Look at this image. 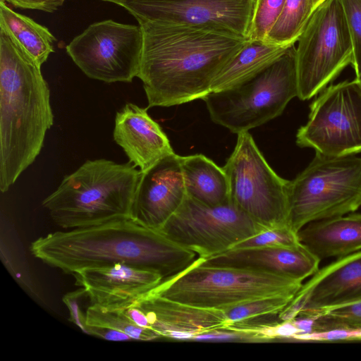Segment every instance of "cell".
Instances as JSON below:
<instances>
[{
  "label": "cell",
  "instance_id": "4",
  "mask_svg": "<svg viewBox=\"0 0 361 361\" xmlns=\"http://www.w3.org/2000/svg\"><path fill=\"white\" fill-rule=\"evenodd\" d=\"M142 172L130 162L87 160L64 177L43 201L52 221L63 230L86 228L132 218Z\"/></svg>",
  "mask_w": 361,
  "mask_h": 361
},
{
  "label": "cell",
  "instance_id": "1",
  "mask_svg": "<svg viewBox=\"0 0 361 361\" xmlns=\"http://www.w3.org/2000/svg\"><path fill=\"white\" fill-rule=\"evenodd\" d=\"M139 25L143 49L137 78L142 82L147 108L202 99L249 40L186 25L141 21Z\"/></svg>",
  "mask_w": 361,
  "mask_h": 361
},
{
  "label": "cell",
  "instance_id": "11",
  "mask_svg": "<svg viewBox=\"0 0 361 361\" xmlns=\"http://www.w3.org/2000/svg\"><path fill=\"white\" fill-rule=\"evenodd\" d=\"M296 143L328 156L361 152V84L356 78L321 92L297 132Z\"/></svg>",
  "mask_w": 361,
  "mask_h": 361
},
{
  "label": "cell",
  "instance_id": "33",
  "mask_svg": "<svg viewBox=\"0 0 361 361\" xmlns=\"http://www.w3.org/2000/svg\"><path fill=\"white\" fill-rule=\"evenodd\" d=\"M84 331L98 338L109 341H123L133 340L125 333L106 327L85 326Z\"/></svg>",
  "mask_w": 361,
  "mask_h": 361
},
{
  "label": "cell",
  "instance_id": "20",
  "mask_svg": "<svg viewBox=\"0 0 361 361\" xmlns=\"http://www.w3.org/2000/svg\"><path fill=\"white\" fill-rule=\"evenodd\" d=\"M300 242L320 260L361 250V214L312 221L298 232Z\"/></svg>",
  "mask_w": 361,
  "mask_h": 361
},
{
  "label": "cell",
  "instance_id": "15",
  "mask_svg": "<svg viewBox=\"0 0 361 361\" xmlns=\"http://www.w3.org/2000/svg\"><path fill=\"white\" fill-rule=\"evenodd\" d=\"M138 326L154 331L159 338L191 341L195 336L224 328L223 310L192 306L170 300L152 290L123 309Z\"/></svg>",
  "mask_w": 361,
  "mask_h": 361
},
{
  "label": "cell",
  "instance_id": "21",
  "mask_svg": "<svg viewBox=\"0 0 361 361\" xmlns=\"http://www.w3.org/2000/svg\"><path fill=\"white\" fill-rule=\"evenodd\" d=\"M180 161L188 197L211 207L231 202L228 178L223 167L202 154L180 156Z\"/></svg>",
  "mask_w": 361,
  "mask_h": 361
},
{
  "label": "cell",
  "instance_id": "29",
  "mask_svg": "<svg viewBox=\"0 0 361 361\" xmlns=\"http://www.w3.org/2000/svg\"><path fill=\"white\" fill-rule=\"evenodd\" d=\"M301 243L298 233L289 227L265 229L233 246L232 248L261 246H298Z\"/></svg>",
  "mask_w": 361,
  "mask_h": 361
},
{
  "label": "cell",
  "instance_id": "18",
  "mask_svg": "<svg viewBox=\"0 0 361 361\" xmlns=\"http://www.w3.org/2000/svg\"><path fill=\"white\" fill-rule=\"evenodd\" d=\"M320 259L302 243L298 246L231 248L203 260L207 264L254 269L302 282L319 269Z\"/></svg>",
  "mask_w": 361,
  "mask_h": 361
},
{
  "label": "cell",
  "instance_id": "3",
  "mask_svg": "<svg viewBox=\"0 0 361 361\" xmlns=\"http://www.w3.org/2000/svg\"><path fill=\"white\" fill-rule=\"evenodd\" d=\"M54 123L50 91L38 65L0 29V190L39 154Z\"/></svg>",
  "mask_w": 361,
  "mask_h": 361
},
{
  "label": "cell",
  "instance_id": "8",
  "mask_svg": "<svg viewBox=\"0 0 361 361\" xmlns=\"http://www.w3.org/2000/svg\"><path fill=\"white\" fill-rule=\"evenodd\" d=\"M295 46L298 97L324 90L353 62V44L339 0H326L311 15Z\"/></svg>",
  "mask_w": 361,
  "mask_h": 361
},
{
  "label": "cell",
  "instance_id": "5",
  "mask_svg": "<svg viewBox=\"0 0 361 361\" xmlns=\"http://www.w3.org/2000/svg\"><path fill=\"white\" fill-rule=\"evenodd\" d=\"M199 257L191 266L163 281L152 291L160 296L198 307L225 311L255 300L295 296L302 283L254 269L215 266Z\"/></svg>",
  "mask_w": 361,
  "mask_h": 361
},
{
  "label": "cell",
  "instance_id": "25",
  "mask_svg": "<svg viewBox=\"0 0 361 361\" xmlns=\"http://www.w3.org/2000/svg\"><path fill=\"white\" fill-rule=\"evenodd\" d=\"M85 326L110 328L128 335L133 340L152 341L159 336L152 330L138 326L122 309L90 305L85 314ZM84 331V330H83Z\"/></svg>",
  "mask_w": 361,
  "mask_h": 361
},
{
  "label": "cell",
  "instance_id": "23",
  "mask_svg": "<svg viewBox=\"0 0 361 361\" xmlns=\"http://www.w3.org/2000/svg\"><path fill=\"white\" fill-rule=\"evenodd\" d=\"M0 29L5 31L40 66L54 51L55 37L47 27L0 2Z\"/></svg>",
  "mask_w": 361,
  "mask_h": 361
},
{
  "label": "cell",
  "instance_id": "14",
  "mask_svg": "<svg viewBox=\"0 0 361 361\" xmlns=\"http://www.w3.org/2000/svg\"><path fill=\"white\" fill-rule=\"evenodd\" d=\"M360 300L361 250L319 269L278 317L281 322L298 317H311Z\"/></svg>",
  "mask_w": 361,
  "mask_h": 361
},
{
  "label": "cell",
  "instance_id": "17",
  "mask_svg": "<svg viewBox=\"0 0 361 361\" xmlns=\"http://www.w3.org/2000/svg\"><path fill=\"white\" fill-rule=\"evenodd\" d=\"M92 304L123 309L163 281L159 273L121 263L87 268L73 274Z\"/></svg>",
  "mask_w": 361,
  "mask_h": 361
},
{
  "label": "cell",
  "instance_id": "24",
  "mask_svg": "<svg viewBox=\"0 0 361 361\" xmlns=\"http://www.w3.org/2000/svg\"><path fill=\"white\" fill-rule=\"evenodd\" d=\"M314 11L312 0H286L266 39L280 44H295Z\"/></svg>",
  "mask_w": 361,
  "mask_h": 361
},
{
  "label": "cell",
  "instance_id": "12",
  "mask_svg": "<svg viewBox=\"0 0 361 361\" xmlns=\"http://www.w3.org/2000/svg\"><path fill=\"white\" fill-rule=\"evenodd\" d=\"M143 49L140 25L112 20L89 25L66 46L74 63L89 78L130 82L139 73Z\"/></svg>",
  "mask_w": 361,
  "mask_h": 361
},
{
  "label": "cell",
  "instance_id": "26",
  "mask_svg": "<svg viewBox=\"0 0 361 361\" xmlns=\"http://www.w3.org/2000/svg\"><path fill=\"white\" fill-rule=\"evenodd\" d=\"M309 318L312 319L311 331L361 330V300L324 311Z\"/></svg>",
  "mask_w": 361,
  "mask_h": 361
},
{
  "label": "cell",
  "instance_id": "7",
  "mask_svg": "<svg viewBox=\"0 0 361 361\" xmlns=\"http://www.w3.org/2000/svg\"><path fill=\"white\" fill-rule=\"evenodd\" d=\"M288 221L298 233L306 224L348 214L361 207V157L316 152L288 186Z\"/></svg>",
  "mask_w": 361,
  "mask_h": 361
},
{
  "label": "cell",
  "instance_id": "32",
  "mask_svg": "<svg viewBox=\"0 0 361 361\" xmlns=\"http://www.w3.org/2000/svg\"><path fill=\"white\" fill-rule=\"evenodd\" d=\"M21 8L36 9L54 12L63 5L66 0H1Z\"/></svg>",
  "mask_w": 361,
  "mask_h": 361
},
{
  "label": "cell",
  "instance_id": "13",
  "mask_svg": "<svg viewBox=\"0 0 361 361\" xmlns=\"http://www.w3.org/2000/svg\"><path fill=\"white\" fill-rule=\"evenodd\" d=\"M256 0H129L121 6L137 22L215 30L249 39Z\"/></svg>",
  "mask_w": 361,
  "mask_h": 361
},
{
  "label": "cell",
  "instance_id": "34",
  "mask_svg": "<svg viewBox=\"0 0 361 361\" xmlns=\"http://www.w3.org/2000/svg\"><path fill=\"white\" fill-rule=\"evenodd\" d=\"M80 290L72 293H68L63 298V300L70 310L73 322L84 330L85 315H82L78 307V304L76 302Z\"/></svg>",
  "mask_w": 361,
  "mask_h": 361
},
{
  "label": "cell",
  "instance_id": "35",
  "mask_svg": "<svg viewBox=\"0 0 361 361\" xmlns=\"http://www.w3.org/2000/svg\"><path fill=\"white\" fill-rule=\"evenodd\" d=\"M102 1H109V2H111V3H114L116 4H118L119 6H121V5L127 1H129V0H102Z\"/></svg>",
  "mask_w": 361,
  "mask_h": 361
},
{
  "label": "cell",
  "instance_id": "28",
  "mask_svg": "<svg viewBox=\"0 0 361 361\" xmlns=\"http://www.w3.org/2000/svg\"><path fill=\"white\" fill-rule=\"evenodd\" d=\"M286 0H256L249 39H266L279 16Z\"/></svg>",
  "mask_w": 361,
  "mask_h": 361
},
{
  "label": "cell",
  "instance_id": "30",
  "mask_svg": "<svg viewBox=\"0 0 361 361\" xmlns=\"http://www.w3.org/2000/svg\"><path fill=\"white\" fill-rule=\"evenodd\" d=\"M343 9L353 44L355 75L361 74V0H339Z\"/></svg>",
  "mask_w": 361,
  "mask_h": 361
},
{
  "label": "cell",
  "instance_id": "19",
  "mask_svg": "<svg viewBox=\"0 0 361 361\" xmlns=\"http://www.w3.org/2000/svg\"><path fill=\"white\" fill-rule=\"evenodd\" d=\"M113 136L129 162L141 172L174 153L167 135L148 114L147 108L133 103L117 111Z\"/></svg>",
  "mask_w": 361,
  "mask_h": 361
},
{
  "label": "cell",
  "instance_id": "9",
  "mask_svg": "<svg viewBox=\"0 0 361 361\" xmlns=\"http://www.w3.org/2000/svg\"><path fill=\"white\" fill-rule=\"evenodd\" d=\"M223 168L233 204L267 229L290 228L289 180L271 168L249 131L238 134L235 147Z\"/></svg>",
  "mask_w": 361,
  "mask_h": 361
},
{
  "label": "cell",
  "instance_id": "27",
  "mask_svg": "<svg viewBox=\"0 0 361 361\" xmlns=\"http://www.w3.org/2000/svg\"><path fill=\"white\" fill-rule=\"evenodd\" d=\"M295 296L278 295L255 300L231 307L224 311L227 326L250 318L279 314Z\"/></svg>",
  "mask_w": 361,
  "mask_h": 361
},
{
  "label": "cell",
  "instance_id": "37",
  "mask_svg": "<svg viewBox=\"0 0 361 361\" xmlns=\"http://www.w3.org/2000/svg\"><path fill=\"white\" fill-rule=\"evenodd\" d=\"M355 78L359 80V82L361 84V74H360L359 75L356 76Z\"/></svg>",
  "mask_w": 361,
  "mask_h": 361
},
{
  "label": "cell",
  "instance_id": "22",
  "mask_svg": "<svg viewBox=\"0 0 361 361\" xmlns=\"http://www.w3.org/2000/svg\"><path fill=\"white\" fill-rule=\"evenodd\" d=\"M292 46L267 39H249L216 77L211 92L228 89L253 77L270 66Z\"/></svg>",
  "mask_w": 361,
  "mask_h": 361
},
{
  "label": "cell",
  "instance_id": "16",
  "mask_svg": "<svg viewBox=\"0 0 361 361\" xmlns=\"http://www.w3.org/2000/svg\"><path fill=\"white\" fill-rule=\"evenodd\" d=\"M186 197L180 156L173 153L142 172L135 194L132 218L159 230Z\"/></svg>",
  "mask_w": 361,
  "mask_h": 361
},
{
  "label": "cell",
  "instance_id": "31",
  "mask_svg": "<svg viewBox=\"0 0 361 361\" xmlns=\"http://www.w3.org/2000/svg\"><path fill=\"white\" fill-rule=\"evenodd\" d=\"M191 341H229V342H266L265 340L253 333L221 328L195 336Z\"/></svg>",
  "mask_w": 361,
  "mask_h": 361
},
{
  "label": "cell",
  "instance_id": "6",
  "mask_svg": "<svg viewBox=\"0 0 361 361\" xmlns=\"http://www.w3.org/2000/svg\"><path fill=\"white\" fill-rule=\"evenodd\" d=\"M298 95L295 44L270 66L231 87L202 99L212 121L237 135L280 116Z\"/></svg>",
  "mask_w": 361,
  "mask_h": 361
},
{
  "label": "cell",
  "instance_id": "36",
  "mask_svg": "<svg viewBox=\"0 0 361 361\" xmlns=\"http://www.w3.org/2000/svg\"><path fill=\"white\" fill-rule=\"evenodd\" d=\"M326 0H312L314 8L315 9L317 7H318L320 4H322Z\"/></svg>",
  "mask_w": 361,
  "mask_h": 361
},
{
  "label": "cell",
  "instance_id": "2",
  "mask_svg": "<svg viewBox=\"0 0 361 361\" xmlns=\"http://www.w3.org/2000/svg\"><path fill=\"white\" fill-rule=\"evenodd\" d=\"M30 252L67 274L121 263L159 273L163 281L180 274L199 258L160 231L133 218L50 233L35 240Z\"/></svg>",
  "mask_w": 361,
  "mask_h": 361
},
{
  "label": "cell",
  "instance_id": "10",
  "mask_svg": "<svg viewBox=\"0 0 361 361\" xmlns=\"http://www.w3.org/2000/svg\"><path fill=\"white\" fill-rule=\"evenodd\" d=\"M265 229L231 202L211 207L187 195L159 231L175 243L205 259Z\"/></svg>",
  "mask_w": 361,
  "mask_h": 361
}]
</instances>
